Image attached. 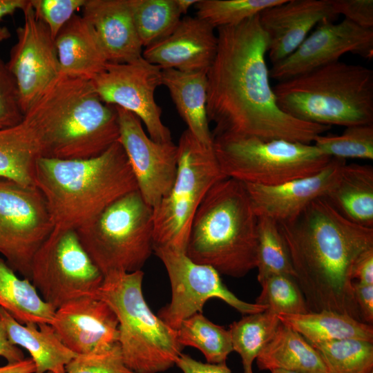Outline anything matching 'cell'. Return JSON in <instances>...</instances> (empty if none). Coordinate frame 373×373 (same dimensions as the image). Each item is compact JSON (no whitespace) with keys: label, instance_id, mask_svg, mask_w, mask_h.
<instances>
[{"label":"cell","instance_id":"cell-1","mask_svg":"<svg viewBox=\"0 0 373 373\" xmlns=\"http://www.w3.org/2000/svg\"><path fill=\"white\" fill-rule=\"evenodd\" d=\"M218 47L207 70V112L212 133L312 144L332 126L294 118L278 106L266 63L267 37L259 15L217 28Z\"/></svg>","mask_w":373,"mask_h":373},{"label":"cell","instance_id":"cell-2","mask_svg":"<svg viewBox=\"0 0 373 373\" xmlns=\"http://www.w3.org/2000/svg\"><path fill=\"white\" fill-rule=\"evenodd\" d=\"M278 224L309 312L332 311L363 322L352 269L356 259L373 248V228L348 220L325 197Z\"/></svg>","mask_w":373,"mask_h":373},{"label":"cell","instance_id":"cell-3","mask_svg":"<svg viewBox=\"0 0 373 373\" xmlns=\"http://www.w3.org/2000/svg\"><path fill=\"white\" fill-rule=\"evenodd\" d=\"M41 157L82 160L119 140L115 106L102 102L90 80L60 75L24 114Z\"/></svg>","mask_w":373,"mask_h":373},{"label":"cell","instance_id":"cell-4","mask_svg":"<svg viewBox=\"0 0 373 373\" xmlns=\"http://www.w3.org/2000/svg\"><path fill=\"white\" fill-rule=\"evenodd\" d=\"M35 184L46 200L54 227L73 229L88 223L114 201L137 189L119 140L90 158L40 157Z\"/></svg>","mask_w":373,"mask_h":373},{"label":"cell","instance_id":"cell-5","mask_svg":"<svg viewBox=\"0 0 373 373\" xmlns=\"http://www.w3.org/2000/svg\"><path fill=\"white\" fill-rule=\"evenodd\" d=\"M258 216L244 183L224 178L209 189L191 222L186 255L234 278L256 267Z\"/></svg>","mask_w":373,"mask_h":373},{"label":"cell","instance_id":"cell-6","mask_svg":"<svg viewBox=\"0 0 373 373\" xmlns=\"http://www.w3.org/2000/svg\"><path fill=\"white\" fill-rule=\"evenodd\" d=\"M278 107L303 122L345 127L373 124V70L341 61L278 82Z\"/></svg>","mask_w":373,"mask_h":373},{"label":"cell","instance_id":"cell-7","mask_svg":"<svg viewBox=\"0 0 373 373\" xmlns=\"http://www.w3.org/2000/svg\"><path fill=\"white\" fill-rule=\"evenodd\" d=\"M144 272L114 271L104 276L94 296L118 320V343L125 365L135 373L163 372L175 364L184 347L177 332L151 310L142 293Z\"/></svg>","mask_w":373,"mask_h":373},{"label":"cell","instance_id":"cell-8","mask_svg":"<svg viewBox=\"0 0 373 373\" xmlns=\"http://www.w3.org/2000/svg\"><path fill=\"white\" fill-rule=\"evenodd\" d=\"M153 208L135 190L120 197L75 229L83 247L104 276L134 272L153 253Z\"/></svg>","mask_w":373,"mask_h":373},{"label":"cell","instance_id":"cell-9","mask_svg":"<svg viewBox=\"0 0 373 373\" xmlns=\"http://www.w3.org/2000/svg\"><path fill=\"white\" fill-rule=\"evenodd\" d=\"M212 135L222 173L245 184L274 186L307 177L324 169L332 160L313 144L228 133Z\"/></svg>","mask_w":373,"mask_h":373},{"label":"cell","instance_id":"cell-10","mask_svg":"<svg viewBox=\"0 0 373 373\" xmlns=\"http://www.w3.org/2000/svg\"><path fill=\"white\" fill-rule=\"evenodd\" d=\"M174 182L153 208V247L185 253L190 228L198 208L209 189L227 178L212 146L200 142L188 130L180 135Z\"/></svg>","mask_w":373,"mask_h":373},{"label":"cell","instance_id":"cell-11","mask_svg":"<svg viewBox=\"0 0 373 373\" xmlns=\"http://www.w3.org/2000/svg\"><path fill=\"white\" fill-rule=\"evenodd\" d=\"M103 280L75 229L54 227L31 262L30 281L54 310L73 299L94 296Z\"/></svg>","mask_w":373,"mask_h":373},{"label":"cell","instance_id":"cell-12","mask_svg":"<svg viewBox=\"0 0 373 373\" xmlns=\"http://www.w3.org/2000/svg\"><path fill=\"white\" fill-rule=\"evenodd\" d=\"M54 227L35 185L0 178V254L15 272L30 280L32 258Z\"/></svg>","mask_w":373,"mask_h":373},{"label":"cell","instance_id":"cell-13","mask_svg":"<svg viewBox=\"0 0 373 373\" xmlns=\"http://www.w3.org/2000/svg\"><path fill=\"white\" fill-rule=\"evenodd\" d=\"M153 253L166 269L172 292L171 302L158 311L157 316L173 329L186 318L202 313L211 298L220 299L244 315L267 309L266 305L238 298L223 284L216 270L194 262L184 252L155 247Z\"/></svg>","mask_w":373,"mask_h":373},{"label":"cell","instance_id":"cell-14","mask_svg":"<svg viewBox=\"0 0 373 373\" xmlns=\"http://www.w3.org/2000/svg\"><path fill=\"white\" fill-rule=\"evenodd\" d=\"M100 99L137 116L149 136L158 142L172 141L171 131L162 121V110L155 99L156 88L162 85V68L142 57L128 63L108 62L93 80Z\"/></svg>","mask_w":373,"mask_h":373},{"label":"cell","instance_id":"cell-15","mask_svg":"<svg viewBox=\"0 0 373 373\" xmlns=\"http://www.w3.org/2000/svg\"><path fill=\"white\" fill-rule=\"evenodd\" d=\"M118 115L119 142L136 181L137 190L152 208L167 195L177 173L178 146L158 142L146 133L140 119L115 106Z\"/></svg>","mask_w":373,"mask_h":373},{"label":"cell","instance_id":"cell-16","mask_svg":"<svg viewBox=\"0 0 373 373\" xmlns=\"http://www.w3.org/2000/svg\"><path fill=\"white\" fill-rule=\"evenodd\" d=\"M24 23L7 63L14 77L23 114L60 75L55 39L37 17L30 1L22 10Z\"/></svg>","mask_w":373,"mask_h":373},{"label":"cell","instance_id":"cell-17","mask_svg":"<svg viewBox=\"0 0 373 373\" xmlns=\"http://www.w3.org/2000/svg\"><path fill=\"white\" fill-rule=\"evenodd\" d=\"M373 58V29L343 19L323 21L290 55L272 64L269 77L282 82L339 61L346 53Z\"/></svg>","mask_w":373,"mask_h":373},{"label":"cell","instance_id":"cell-18","mask_svg":"<svg viewBox=\"0 0 373 373\" xmlns=\"http://www.w3.org/2000/svg\"><path fill=\"white\" fill-rule=\"evenodd\" d=\"M50 324L76 354L118 343L117 316L106 303L95 296H82L65 303L55 310Z\"/></svg>","mask_w":373,"mask_h":373},{"label":"cell","instance_id":"cell-19","mask_svg":"<svg viewBox=\"0 0 373 373\" xmlns=\"http://www.w3.org/2000/svg\"><path fill=\"white\" fill-rule=\"evenodd\" d=\"M337 17L332 0H284L262 11L259 21L267 37L271 64L294 52L320 23L334 21Z\"/></svg>","mask_w":373,"mask_h":373},{"label":"cell","instance_id":"cell-20","mask_svg":"<svg viewBox=\"0 0 373 373\" xmlns=\"http://www.w3.org/2000/svg\"><path fill=\"white\" fill-rule=\"evenodd\" d=\"M215 28L206 21L186 16L165 38L146 47L142 57L162 69L207 72L218 47Z\"/></svg>","mask_w":373,"mask_h":373},{"label":"cell","instance_id":"cell-21","mask_svg":"<svg viewBox=\"0 0 373 373\" xmlns=\"http://www.w3.org/2000/svg\"><path fill=\"white\" fill-rule=\"evenodd\" d=\"M346 160L332 158L322 171L274 186L245 184L257 216L277 222L297 217L311 202L325 197Z\"/></svg>","mask_w":373,"mask_h":373},{"label":"cell","instance_id":"cell-22","mask_svg":"<svg viewBox=\"0 0 373 373\" xmlns=\"http://www.w3.org/2000/svg\"><path fill=\"white\" fill-rule=\"evenodd\" d=\"M82 12L108 62L128 63L142 57L130 0H86Z\"/></svg>","mask_w":373,"mask_h":373},{"label":"cell","instance_id":"cell-23","mask_svg":"<svg viewBox=\"0 0 373 373\" xmlns=\"http://www.w3.org/2000/svg\"><path fill=\"white\" fill-rule=\"evenodd\" d=\"M60 75L93 80L108 60L92 28L74 15L55 39Z\"/></svg>","mask_w":373,"mask_h":373},{"label":"cell","instance_id":"cell-24","mask_svg":"<svg viewBox=\"0 0 373 373\" xmlns=\"http://www.w3.org/2000/svg\"><path fill=\"white\" fill-rule=\"evenodd\" d=\"M0 316L11 343L30 353L35 365L34 373H66V365L77 354L64 344L50 324H21L1 307Z\"/></svg>","mask_w":373,"mask_h":373},{"label":"cell","instance_id":"cell-25","mask_svg":"<svg viewBox=\"0 0 373 373\" xmlns=\"http://www.w3.org/2000/svg\"><path fill=\"white\" fill-rule=\"evenodd\" d=\"M205 71L183 72L162 69V82L192 135L202 144L212 146L213 135L207 112V79Z\"/></svg>","mask_w":373,"mask_h":373},{"label":"cell","instance_id":"cell-26","mask_svg":"<svg viewBox=\"0 0 373 373\" xmlns=\"http://www.w3.org/2000/svg\"><path fill=\"white\" fill-rule=\"evenodd\" d=\"M325 198L343 216L373 228V167L345 162Z\"/></svg>","mask_w":373,"mask_h":373},{"label":"cell","instance_id":"cell-27","mask_svg":"<svg viewBox=\"0 0 373 373\" xmlns=\"http://www.w3.org/2000/svg\"><path fill=\"white\" fill-rule=\"evenodd\" d=\"M256 363L261 370L329 373L318 352L300 334L281 323Z\"/></svg>","mask_w":373,"mask_h":373},{"label":"cell","instance_id":"cell-28","mask_svg":"<svg viewBox=\"0 0 373 373\" xmlns=\"http://www.w3.org/2000/svg\"><path fill=\"white\" fill-rule=\"evenodd\" d=\"M277 316L281 323L300 334L311 344L345 338L373 342L372 325L347 314L323 310Z\"/></svg>","mask_w":373,"mask_h":373},{"label":"cell","instance_id":"cell-29","mask_svg":"<svg viewBox=\"0 0 373 373\" xmlns=\"http://www.w3.org/2000/svg\"><path fill=\"white\" fill-rule=\"evenodd\" d=\"M40 157L37 140L24 119L16 126L0 129V178L35 185V168Z\"/></svg>","mask_w":373,"mask_h":373},{"label":"cell","instance_id":"cell-30","mask_svg":"<svg viewBox=\"0 0 373 373\" xmlns=\"http://www.w3.org/2000/svg\"><path fill=\"white\" fill-rule=\"evenodd\" d=\"M16 273L0 258V307L23 325L50 324L55 310L43 300L29 280Z\"/></svg>","mask_w":373,"mask_h":373},{"label":"cell","instance_id":"cell-31","mask_svg":"<svg viewBox=\"0 0 373 373\" xmlns=\"http://www.w3.org/2000/svg\"><path fill=\"white\" fill-rule=\"evenodd\" d=\"M280 323L277 314L266 309L245 315L229 326L233 350L241 357L244 373H253L254 361L271 340Z\"/></svg>","mask_w":373,"mask_h":373},{"label":"cell","instance_id":"cell-32","mask_svg":"<svg viewBox=\"0 0 373 373\" xmlns=\"http://www.w3.org/2000/svg\"><path fill=\"white\" fill-rule=\"evenodd\" d=\"M176 332L181 345L198 349L207 363H226L228 355L233 351L229 331L212 323L202 313L184 320Z\"/></svg>","mask_w":373,"mask_h":373},{"label":"cell","instance_id":"cell-33","mask_svg":"<svg viewBox=\"0 0 373 373\" xmlns=\"http://www.w3.org/2000/svg\"><path fill=\"white\" fill-rule=\"evenodd\" d=\"M130 5L139 39L145 48L170 35L181 19L175 0H130Z\"/></svg>","mask_w":373,"mask_h":373},{"label":"cell","instance_id":"cell-34","mask_svg":"<svg viewBox=\"0 0 373 373\" xmlns=\"http://www.w3.org/2000/svg\"><path fill=\"white\" fill-rule=\"evenodd\" d=\"M311 345L329 373H373L372 342L345 338Z\"/></svg>","mask_w":373,"mask_h":373},{"label":"cell","instance_id":"cell-35","mask_svg":"<svg viewBox=\"0 0 373 373\" xmlns=\"http://www.w3.org/2000/svg\"><path fill=\"white\" fill-rule=\"evenodd\" d=\"M258 281L276 274L295 277L291 261L279 230L278 222L266 216H258Z\"/></svg>","mask_w":373,"mask_h":373},{"label":"cell","instance_id":"cell-36","mask_svg":"<svg viewBox=\"0 0 373 373\" xmlns=\"http://www.w3.org/2000/svg\"><path fill=\"white\" fill-rule=\"evenodd\" d=\"M284 0H199L196 17L214 28L236 26Z\"/></svg>","mask_w":373,"mask_h":373},{"label":"cell","instance_id":"cell-37","mask_svg":"<svg viewBox=\"0 0 373 373\" xmlns=\"http://www.w3.org/2000/svg\"><path fill=\"white\" fill-rule=\"evenodd\" d=\"M314 145L331 158L373 160V124L346 127L338 135H318Z\"/></svg>","mask_w":373,"mask_h":373},{"label":"cell","instance_id":"cell-38","mask_svg":"<svg viewBox=\"0 0 373 373\" xmlns=\"http://www.w3.org/2000/svg\"><path fill=\"white\" fill-rule=\"evenodd\" d=\"M262 291L256 303L266 305L276 314H300L309 312L305 297L293 276H271L260 283Z\"/></svg>","mask_w":373,"mask_h":373},{"label":"cell","instance_id":"cell-39","mask_svg":"<svg viewBox=\"0 0 373 373\" xmlns=\"http://www.w3.org/2000/svg\"><path fill=\"white\" fill-rule=\"evenodd\" d=\"M66 373H135L124 363L119 343L86 354H77Z\"/></svg>","mask_w":373,"mask_h":373},{"label":"cell","instance_id":"cell-40","mask_svg":"<svg viewBox=\"0 0 373 373\" xmlns=\"http://www.w3.org/2000/svg\"><path fill=\"white\" fill-rule=\"evenodd\" d=\"M37 17L47 26L55 39L76 10L82 8L86 0H30Z\"/></svg>","mask_w":373,"mask_h":373},{"label":"cell","instance_id":"cell-41","mask_svg":"<svg viewBox=\"0 0 373 373\" xmlns=\"http://www.w3.org/2000/svg\"><path fill=\"white\" fill-rule=\"evenodd\" d=\"M23 118L16 81L0 57V129L16 126Z\"/></svg>","mask_w":373,"mask_h":373},{"label":"cell","instance_id":"cell-42","mask_svg":"<svg viewBox=\"0 0 373 373\" xmlns=\"http://www.w3.org/2000/svg\"><path fill=\"white\" fill-rule=\"evenodd\" d=\"M337 16L342 15L358 26L373 29L372 0H332Z\"/></svg>","mask_w":373,"mask_h":373},{"label":"cell","instance_id":"cell-43","mask_svg":"<svg viewBox=\"0 0 373 373\" xmlns=\"http://www.w3.org/2000/svg\"><path fill=\"white\" fill-rule=\"evenodd\" d=\"M353 291L361 320L372 325L373 322V285H363L353 281Z\"/></svg>","mask_w":373,"mask_h":373},{"label":"cell","instance_id":"cell-44","mask_svg":"<svg viewBox=\"0 0 373 373\" xmlns=\"http://www.w3.org/2000/svg\"><path fill=\"white\" fill-rule=\"evenodd\" d=\"M175 365L183 373H231L226 363H202L183 353H181L178 357Z\"/></svg>","mask_w":373,"mask_h":373},{"label":"cell","instance_id":"cell-45","mask_svg":"<svg viewBox=\"0 0 373 373\" xmlns=\"http://www.w3.org/2000/svg\"><path fill=\"white\" fill-rule=\"evenodd\" d=\"M352 279L363 285H373V248L356 259L352 269Z\"/></svg>","mask_w":373,"mask_h":373},{"label":"cell","instance_id":"cell-46","mask_svg":"<svg viewBox=\"0 0 373 373\" xmlns=\"http://www.w3.org/2000/svg\"><path fill=\"white\" fill-rule=\"evenodd\" d=\"M0 356L8 363H15L24 359L22 350L10 341L4 323L0 316Z\"/></svg>","mask_w":373,"mask_h":373},{"label":"cell","instance_id":"cell-47","mask_svg":"<svg viewBox=\"0 0 373 373\" xmlns=\"http://www.w3.org/2000/svg\"><path fill=\"white\" fill-rule=\"evenodd\" d=\"M35 365L31 358L21 361L8 363L0 367V373H34Z\"/></svg>","mask_w":373,"mask_h":373},{"label":"cell","instance_id":"cell-48","mask_svg":"<svg viewBox=\"0 0 373 373\" xmlns=\"http://www.w3.org/2000/svg\"><path fill=\"white\" fill-rule=\"evenodd\" d=\"M28 3L27 0H0V20L17 10H23Z\"/></svg>","mask_w":373,"mask_h":373},{"label":"cell","instance_id":"cell-49","mask_svg":"<svg viewBox=\"0 0 373 373\" xmlns=\"http://www.w3.org/2000/svg\"><path fill=\"white\" fill-rule=\"evenodd\" d=\"M199 0H175L178 8L181 15L187 13L189 9Z\"/></svg>","mask_w":373,"mask_h":373},{"label":"cell","instance_id":"cell-50","mask_svg":"<svg viewBox=\"0 0 373 373\" xmlns=\"http://www.w3.org/2000/svg\"><path fill=\"white\" fill-rule=\"evenodd\" d=\"M10 37V32L6 27H0V42Z\"/></svg>","mask_w":373,"mask_h":373},{"label":"cell","instance_id":"cell-51","mask_svg":"<svg viewBox=\"0 0 373 373\" xmlns=\"http://www.w3.org/2000/svg\"><path fill=\"white\" fill-rule=\"evenodd\" d=\"M270 372L271 373H296V372H294L284 370H279V369L273 370H271Z\"/></svg>","mask_w":373,"mask_h":373},{"label":"cell","instance_id":"cell-52","mask_svg":"<svg viewBox=\"0 0 373 373\" xmlns=\"http://www.w3.org/2000/svg\"><path fill=\"white\" fill-rule=\"evenodd\" d=\"M46 373H52V372H46Z\"/></svg>","mask_w":373,"mask_h":373}]
</instances>
